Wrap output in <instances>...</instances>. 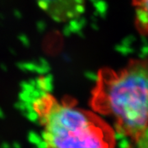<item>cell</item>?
Listing matches in <instances>:
<instances>
[{
    "label": "cell",
    "instance_id": "obj_5",
    "mask_svg": "<svg viewBox=\"0 0 148 148\" xmlns=\"http://www.w3.org/2000/svg\"><path fill=\"white\" fill-rule=\"evenodd\" d=\"M138 148H147V142L146 143H143L140 145H138Z\"/></svg>",
    "mask_w": 148,
    "mask_h": 148
},
{
    "label": "cell",
    "instance_id": "obj_3",
    "mask_svg": "<svg viewBox=\"0 0 148 148\" xmlns=\"http://www.w3.org/2000/svg\"><path fill=\"white\" fill-rule=\"evenodd\" d=\"M41 10L52 20L66 23L84 13L86 0H36Z\"/></svg>",
    "mask_w": 148,
    "mask_h": 148
},
{
    "label": "cell",
    "instance_id": "obj_2",
    "mask_svg": "<svg viewBox=\"0 0 148 148\" xmlns=\"http://www.w3.org/2000/svg\"><path fill=\"white\" fill-rule=\"evenodd\" d=\"M31 108L46 148H114L115 132L100 115L41 90Z\"/></svg>",
    "mask_w": 148,
    "mask_h": 148
},
{
    "label": "cell",
    "instance_id": "obj_4",
    "mask_svg": "<svg viewBox=\"0 0 148 148\" xmlns=\"http://www.w3.org/2000/svg\"><path fill=\"white\" fill-rule=\"evenodd\" d=\"M147 0H135L137 25L143 34L147 29Z\"/></svg>",
    "mask_w": 148,
    "mask_h": 148
},
{
    "label": "cell",
    "instance_id": "obj_1",
    "mask_svg": "<svg viewBox=\"0 0 148 148\" xmlns=\"http://www.w3.org/2000/svg\"><path fill=\"white\" fill-rule=\"evenodd\" d=\"M147 63L135 59L120 69H101L90 104L95 114L109 117L117 131L138 146L147 142Z\"/></svg>",
    "mask_w": 148,
    "mask_h": 148
}]
</instances>
